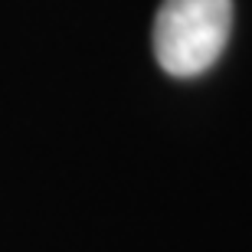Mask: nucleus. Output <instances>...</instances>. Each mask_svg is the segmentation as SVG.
I'll list each match as a JSON object with an SVG mask.
<instances>
[{"instance_id": "1", "label": "nucleus", "mask_w": 252, "mask_h": 252, "mask_svg": "<svg viewBox=\"0 0 252 252\" xmlns=\"http://www.w3.org/2000/svg\"><path fill=\"white\" fill-rule=\"evenodd\" d=\"M233 0H164L154 20V56L177 79H193L223 56Z\"/></svg>"}]
</instances>
